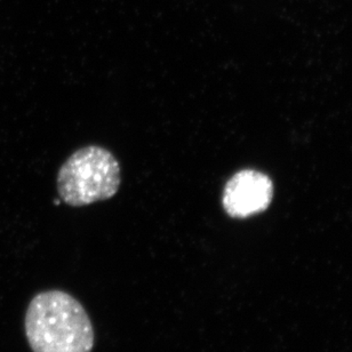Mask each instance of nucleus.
<instances>
[{
	"label": "nucleus",
	"mask_w": 352,
	"mask_h": 352,
	"mask_svg": "<svg viewBox=\"0 0 352 352\" xmlns=\"http://www.w3.org/2000/svg\"><path fill=\"white\" fill-rule=\"evenodd\" d=\"M272 182L258 170L238 172L224 186L222 205L229 217L246 219L263 212L272 199Z\"/></svg>",
	"instance_id": "7ed1b4c3"
},
{
	"label": "nucleus",
	"mask_w": 352,
	"mask_h": 352,
	"mask_svg": "<svg viewBox=\"0 0 352 352\" xmlns=\"http://www.w3.org/2000/svg\"><path fill=\"white\" fill-rule=\"evenodd\" d=\"M120 182V166L116 157L105 148L88 146L65 160L56 184L63 203L82 207L115 197Z\"/></svg>",
	"instance_id": "f03ea898"
},
{
	"label": "nucleus",
	"mask_w": 352,
	"mask_h": 352,
	"mask_svg": "<svg viewBox=\"0 0 352 352\" xmlns=\"http://www.w3.org/2000/svg\"><path fill=\"white\" fill-rule=\"evenodd\" d=\"M25 334L34 352H91L94 331L79 301L62 291L43 292L31 300Z\"/></svg>",
	"instance_id": "f257e3e1"
}]
</instances>
